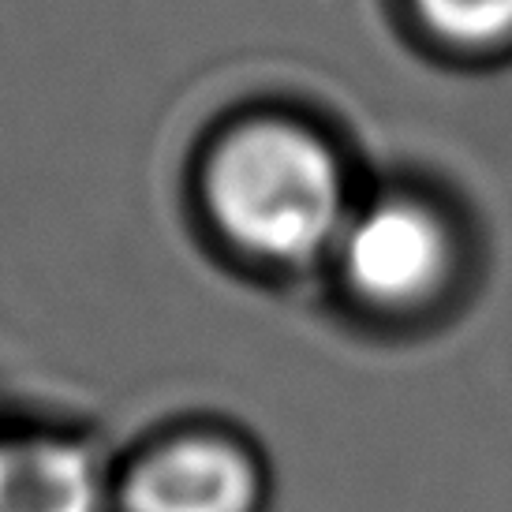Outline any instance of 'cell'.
I'll return each instance as SVG.
<instances>
[{
  "label": "cell",
  "mask_w": 512,
  "mask_h": 512,
  "mask_svg": "<svg viewBox=\"0 0 512 512\" xmlns=\"http://www.w3.org/2000/svg\"><path fill=\"white\" fill-rule=\"evenodd\" d=\"M206 206L228 240L273 262H303L344 232L341 169L326 146L285 120L232 131L206 165Z\"/></svg>",
  "instance_id": "6da1fadb"
},
{
  "label": "cell",
  "mask_w": 512,
  "mask_h": 512,
  "mask_svg": "<svg viewBox=\"0 0 512 512\" xmlns=\"http://www.w3.org/2000/svg\"><path fill=\"white\" fill-rule=\"evenodd\" d=\"M262 475L225 438H176L143 453L120 483V512H258Z\"/></svg>",
  "instance_id": "7a4b0ae2"
},
{
  "label": "cell",
  "mask_w": 512,
  "mask_h": 512,
  "mask_svg": "<svg viewBox=\"0 0 512 512\" xmlns=\"http://www.w3.org/2000/svg\"><path fill=\"white\" fill-rule=\"evenodd\" d=\"M348 281L370 299H415L445 273V228L415 202H374L341 232Z\"/></svg>",
  "instance_id": "3957f363"
},
{
  "label": "cell",
  "mask_w": 512,
  "mask_h": 512,
  "mask_svg": "<svg viewBox=\"0 0 512 512\" xmlns=\"http://www.w3.org/2000/svg\"><path fill=\"white\" fill-rule=\"evenodd\" d=\"M0 512H105V479L75 441H0Z\"/></svg>",
  "instance_id": "277c9868"
},
{
  "label": "cell",
  "mask_w": 512,
  "mask_h": 512,
  "mask_svg": "<svg viewBox=\"0 0 512 512\" xmlns=\"http://www.w3.org/2000/svg\"><path fill=\"white\" fill-rule=\"evenodd\" d=\"M419 8L434 27L464 42L512 30V0H419Z\"/></svg>",
  "instance_id": "5b68a950"
}]
</instances>
